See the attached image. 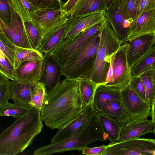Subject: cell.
I'll return each instance as SVG.
<instances>
[{"instance_id": "6da1fadb", "label": "cell", "mask_w": 155, "mask_h": 155, "mask_svg": "<svg viewBox=\"0 0 155 155\" xmlns=\"http://www.w3.org/2000/svg\"><path fill=\"white\" fill-rule=\"evenodd\" d=\"M85 107L78 90V79L65 78L47 93L41 115L49 128L61 129L77 117Z\"/></svg>"}, {"instance_id": "7a4b0ae2", "label": "cell", "mask_w": 155, "mask_h": 155, "mask_svg": "<svg viewBox=\"0 0 155 155\" xmlns=\"http://www.w3.org/2000/svg\"><path fill=\"white\" fill-rule=\"evenodd\" d=\"M40 111L31 106L22 117L15 119L0 134V155H15L23 151L41 132Z\"/></svg>"}, {"instance_id": "3957f363", "label": "cell", "mask_w": 155, "mask_h": 155, "mask_svg": "<svg viewBox=\"0 0 155 155\" xmlns=\"http://www.w3.org/2000/svg\"><path fill=\"white\" fill-rule=\"evenodd\" d=\"M123 43L105 19L100 29V39L91 80L98 85L106 82L111 58Z\"/></svg>"}, {"instance_id": "277c9868", "label": "cell", "mask_w": 155, "mask_h": 155, "mask_svg": "<svg viewBox=\"0 0 155 155\" xmlns=\"http://www.w3.org/2000/svg\"><path fill=\"white\" fill-rule=\"evenodd\" d=\"M107 140L94 118L88 125L73 135L39 147L33 154L47 155L72 150L81 151L89 144L97 140L106 141Z\"/></svg>"}, {"instance_id": "5b68a950", "label": "cell", "mask_w": 155, "mask_h": 155, "mask_svg": "<svg viewBox=\"0 0 155 155\" xmlns=\"http://www.w3.org/2000/svg\"><path fill=\"white\" fill-rule=\"evenodd\" d=\"M99 39L100 29L72 56L62 71V75L68 79L91 80Z\"/></svg>"}, {"instance_id": "8992f818", "label": "cell", "mask_w": 155, "mask_h": 155, "mask_svg": "<svg viewBox=\"0 0 155 155\" xmlns=\"http://www.w3.org/2000/svg\"><path fill=\"white\" fill-rule=\"evenodd\" d=\"M102 22L77 34L64 38L49 53L55 58L61 71L76 52L100 29Z\"/></svg>"}, {"instance_id": "52a82bcc", "label": "cell", "mask_w": 155, "mask_h": 155, "mask_svg": "<svg viewBox=\"0 0 155 155\" xmlns=\"http://www.w3.org/2000/svg\"><path fill=\"white\" fill-rule=\"evenodd\" d=\"M103 14L116 36L123 44L126 42L130 25L125 0H115Z\"/></svg>"}, {"instance_id": "ba28073f", "label": "cell", "mask_w": 155, "mask_h": 155, "mask_svg": "<svg viewBox=\"0 0 155 155\" xmlns=\"http://www.w3.org/2000/svg\"><path fill=\"white\" fill-rule=\"evenodd\" d=\"M104 155H155V140L137 138L115 143L107 145Z\"/></svg>"}, {"instance_id": "9c48e42d", "label": "cell", "mask_w": 155, "mask_h": 155, "mask_svg": "<svg viewBox=\"0 0 155 155\" xmlns=\"http://www.w3.org/2000/svg\"><path fill=\"white\" fill-rule=\"evenodd\" d=\"M68 17L62 10H36L31 20L39 30L42 38L51 31L66 23Z\"/></svg>"}, {"instance_id": "30bf717a", "label": "cell", "mask_w": 155, "mask_h": 155, "mask_svg": "<svg viewBox=\"0 0 155 155\" xmlns=\"http://www.w3.org/2000/svg\"><path fill=\"white\" fill-rule=\"evenodd\" d=\"M128 45V42L123 43L116 52L112 80L107 86L122 91L129 84L131 77L127 59Z\"/></svg>"}, {"instance_id": "8fae6325", "label": "cell", "mask_w": 155, "mask_h": 155, "mask_svg": "<svg viewBox=\"0 0 155 155\" xmlns=\"http://www.w3.org/2000/svg\"><path fill=\"white\" fill-rule=\"evenodd\" d=\"M120 101L131 120L147 119L150 116V104L142 100L129 85L121 91Z\"/></svg>"}, {"instance_id": "7c38bea8", "label": "cell", "mask_w": 155, "mask_h": 155, "mask_svg": "<svg viewBox=\"0 0 155 155\" xmlns=\"http://www.w3.org/2000/svg\"><path fill=\"white\" fill-rule=\"evenodd\" d=\"M0 25L5 35L16 46L25 48L33 49L27 34L24 21L13 6L11 25H7L2 21L0 22Z\"/></svg>"}, {"instance_id": "4fadbf2b", "label": "cell", "mask_w": 155, "mask_h": 155, "mask_svg": "<svg viewBox=\"0 0 155 155\" xmlns=\"http://www.w3.org/2000/svg\"><path fill=\"white\" fill-rule=\"evenodd\" d=\"M97 112L92 104L85 106L75 119L64 127L58 130L50 143L67 139L88 125L94 119Z\"/></svg>"}, {"instance_id": "5bb4252c", "label": "cell", "mask_w": 155, "mask_h": 155, "mask_svg": "<svg viewBox=\"0 0 155 155\" xmlns=\"http://www.w3.org/2000/svg\"><path fill=\"white\" fill-rule=\"evenodd\" d=\"M151 34H155V9L146 11L134 19L130 25L125 43Z\"/></svg>"}, {"instance_id": "9a60e30c", "label": "cell", "mask_w": 155, "mask_h": 155, "mask_svg": "<svg viewBox=\"0 0 155 155\" xmlns=\"http://www.w3.org/2000/svg\"><path fill=\"white\" fill-rule=\"evenodd\" d=\"M128 43L126 56L130 68L155 45V34L145 35Z\"/></svg>"}, {"instance_id": "2e32d148", "label": "cell", "mask_w": 155, "mask_h": 155, "mask_svg": "<svg viewBox=\"0 0 155 155\" xmlns=\"http://www.w3.org/2000/svg\"><path fill=\"white\" fill-rule=\"evenodd\" d=\"M42 61L40 81L47 93L60 80L61 69L55 58L49 53L43 54Z\"/></svg>"}, {"instance_id": "e0dca14e", "label": "cell", "mask_w": 155, "mask_h": 155, "mask_svg": "<svg viewBox=\"0 0 155 155\" xmlns=\"http://www.w3.org/2000/svg\"><path fill=\"white\" fill-rule=\"evenodd\" d=\"M155 124L147 118L131 120L126 122L122 128L118 141L139 138L146 134H155Z\"/></svg>"}, {"instance_id": "ac0fdd59", "label": "cell", "mask_w": 155, "mask_h": 155, "mask_svg": "<svg viewBox=\"0 0 155 155\" xmlns=\"http://www.w3.org/2000/svg\"><path fill=\"white\" fill-rule=\"evenodd\" d=\"M103 12H98L77 18L68 17L64 38L77 34L86 29L104 21Z\"/></svg>"}, {"instance_id": "d6986e66", "label": "cell", "mask_w": 155, "mask_h": 155, "mask_svg": "<svg viewBox=\"0 0 155 155\" xmlns=\"http://www.w3.org/2000/svg\"><path fill=\"white\" fill-rule=\"evenodd\" d=\"M42 60L22 63L14 70V80L21 82L36 83L40 81Z\"/></svg>"}, {"instance_id": "ffe728a7", "label": "cell", "mask_w": 155, "mask_h": 155, "mask_svg": "<svg viewBox=\"0 0 155 155\" xmlns=\"http://www.w3.org/2000/svg\"><path fill=\"white\" fill-rule=\"evenodd\" d=\"M94 118L107 140L111 143L119 141L121 129L127 122L113 119L97 112Z\"/></svg>"}, {"instance_id": "44dd1931", "label": "cell", "mask_w": 155, "mask_h": 155, "mask_svg": "<svg viewBox=\"0 0 155 155\" xmlns=\"http://www.w3.org/2000/svg\"><path fill=\"white\" fill-rule=\"evenodd\" d=\"M35 83L11 80L9 85L10 99L25 107H31V94Z\"/></svg>"}, {"instance_id": "7402d4cb", "label": "cell", "mask_w": 155, "mask_h": 155, "mask_svg": "<svg viewBox=\"0 0 155 155\" xmlns=\"http://www.w3.org/2000/svg\"><path fill=\"white\" fill-rule=\"evenodd\" d=\"M105 9L104 0H78L69 17L77 18L96 12L103 13Z\"/></svg>"}, {"instance_id": "603a6c76", "label": "cell", "mask_w": 155, "mask_h": 155, "mask_svg": "<svg viewBox=\"0 0 155 155\" xmlns=\"http://www.w3.org/2000/svg\"><path fill=\"white\" fill-rule=\"evenodd\" d=\"M67 23L51 31L44 37L38 49L43 55L49 53L64 38Z\"/></svg>"}, {"instance_id": "cb8c5ba5", "label": "cell", "mask_w": 155, "mask_h": 155, "mask_svg": "<svg viewBox=\"0 0 155 155\" xmlns=\"http://www.w3.org/2000/svg\"><path fill=\"white\" fill-rule=\"evenodd\" d=\"M97 111L113 119L127 122L131 120L130 117L123 108L120 100H112L105 102Z\"/></svg>"}, {"instance_id": "d4e9b609", "label": "cell", "mask_w": 155, "mask_h": 155, "mask_svg": "<svg viewBox=\"0 0 155 155\" xmlns=\"http://www.w3.org/2000/svg\"><path fill=\"white\" fill-rule=\"evenodd\" d=\"M121 91L104 84L98 85L94 97L93 106L97 111L105 102L112 100H120Z\"/></svg>"}, {"instance_id": "484cf974", "label": "cell", "mask_w": 155, "mask_h": 155, "mask_svg": "<svg viewBox=\"0 0 155 155\" xmlns=\"http://www.w3.org/2000/svg\"><path fill=\"white\" fill-rule=\"evenodd\" d=\"M151 70H155V45L130 68V75L131 77L137 76Z\"/></svg>"}, {"instance_id": "4316f807", "label": "cell", "mask_w": 155, "mask_h": 155, "mask_svg": "<svg viewBox=\"0 0 155 155\" xmlns=\"http://www.w3.org/2000/svg\"><path fill=\"white\" fill-rule=\"evenodd\" d=\"M78 90L84 106L92 104L98 85L91 79H78Z\"/></svg>"}, {"instance_id": "83f0119b", "label": "cell", "mask_w": 155, "mask_h": 155, "mask_svg": "<svg viewBox=\"0 0 155 155\" xmlns=\"http://www.w3.org/2000/svg\"><path fill=\"white\" fill-rule=\"evenodd\" d=\"M43 55L38 50L16 47L13 68L16 69L25 61L42 60Z\"/></svg>"}, {"instance_id": "f1b7e54d", "label": "cell", "mask_w": 155, "mask_h": 155, "mask_svg": "<svg viewBox=\"0 0 155 155\" xmlns=\"http://www.w3.org/2000/svg\"><path fill=\"white\" fill-rule=\"evenodd\" d=\"M31 107H26L19 103H11L6 101L0 108V117L11 116L18 119L24 116L30 110Z\"/></svg>"}, {"instance_id": "f546056e", "label": "cell", "mask_w": 155, "mask_h": 155, "mask_svg": "<svg viewBox=\"0 0 155 155\" xmlns=\"http://www.w3.org/2000/svg\"><path fill=\"white\" fill-rule=\"evenodd\" d=\"M145 91V101L151 104L155 99V70L145 72L140 75Z\"/></svg>"}, {"instance_id": "4dcf8cb0", "label": "cell", "mask_w": 155, "mask_h": 155, "mask_svg": "<svg viewBox=\"0 0 155 155\" xmlns=\"http://www.w3.org/2000/svg\"><path fill=\"white\" fill-rule=\"evenodd\" d=\"M12 5L24 21L31 20L35 8L27 0H10Z\"/></svg>"}, {"instance_id": "1f68e13d", "label": "cell", "mask_w": 155, "mask_h": 155, "mask_svg": "<svg viewBox=\"0 0 155 155\" xmlns=\"http://www.w3.org/2000/svg\"><path fill=\"white\" fill-rule=\"evenodd\" d=\"M47 92L45 87L41 81L35 83L31 93L30 102L31 106L40 111L43 107Z\"/></svg>"}, {"instance_id": "d6a6232c", "label": "cell", "mask_w": 155, "mask_h": 155, "mask_svg": "<svg viewBox=\"0 0 155 155\" xmlns=\"http://www.w3.org/2000/svg\"><path fill=\"white\" fill-rule=\"evenodd\" d=\"M24 23L27 34L33 48L38 50L42 39L39 30L31 20L24 21Z\"/></svg>"}, {"instance_id": "836d02e7", "label": "cell", "mask_w": 155, "mask_h": 155, "mask_svg": "<svg viewBox=\"0 0 155 155\" xmlns=\"http://www.w3.org/2000/svg\"><path fill=\"white\" fill-rule=\"evenodd\" d=\"M16 47L10 42L4 33L0 32V48L13 67Z\"/></svg>"}, {"instance_id": "e575fe53", "label": "cell", "mask_w": 155, "mask_h": 155, "mask_svg": "<svg viewBox=\"0 0 155 155\" xmlns=\"http://www.w3.org/2000/svg\"><path fill=\"white\" fill-rule=\"evenodd\" d=\"M37 10H62L63 4L61 0H27Z\"/></svg>"}, {"instance_id": "d590c367", "label": "cell", "mask_w": 155, "mask_h": 155, "mask_svg": "<svg viewBox=\"0 0 155 155\" xmlns=\"http://www.w3.org/2000/svg\"><path fill=\"white\" fill-rule=\"evenodd\" d=\"M12 7L10 0H0V18L8 26L11 24Z\"/></svg>"}, {"instance_id": "8d00e7d4", "label": "cell", "mask_w": 155, "mask_h": 155, "mask_svg": "<svg viewBox=\"0 0 155 155\" xmlns=\"http://www.w3.org/2000/svg\"><path fill=\"white\" fill-rule=\"evenodd\" d=\"M11 80L0 72V108L10 100L9 85Z\"/></svg>"}, {"instance_id": "74e56055", "label": "cell", "mask_w": 155, "mask_h": 155, "mask_svg": "<svg viewBox=\"0 0 155 155\" xmlns=\"http://www.w3.org/2000/svg\"><path fill=\"white\" fill-rule=\"evenodd\" d=\"M14 70L0 48V72L12 80L14 79Z\"/></svg>"}, {"instance_id": "f35d334b", "label": "cell", "mask_w": 155, "mask_h": 155, "mask_svg": "<svg viewBox=\"0 0 155 155\" xmlns=\"http://www.w3.org/2000/svg\"><path fill=\"white\" fill-rule=\"evenodd\" d=\"M129 85L135 94L142 100L145 101L144 86L140 76L131 77Z\"/></svg>"}, {"instance_id": "ab89813d", "label": "cell", "mask_w": 155, "mask_h": 155, "mask_svg": "<svg viewBox=\"0 0 155 155\" xmlns=\"http://www.w3.org/2000/svg\"><path fill=\"white\" fill-rule=\"evenodd\" d=\"M155 9V0H140L135 18L143 12Z\"/></svg>"}, {"instance_id": "60d3db41", "label": "cell", "mask_w": 155, "mask_h": 155, "mask_svg": "<svg viewBox=\"0 0 155 155\" xmlns=\"http://www.w3.org/2000/svg\"><path fill=\"white\" fill-rule=\"evenodd\" d=\"M140 1V0H125L127 14L132 22L135 18Z\"/></svg>"}, {"instance_id": "b9f144b4", "label": "cell", "mask_w": 155, "mask_h": 155, "mask_svg": "<svg viewBox=\"0 0 155 155\" xmlns=\"http://www.w3.org/2000/svg\"><path fill=\"white\" fill-rule=\"evenodd\" d=\"M107 147V145L104 144L93 147H86L82 150L81 153L87 155H104Z\"/></svg>"}, {"instance_id": "7bdbcfd3", "label": "cell", "mask_w": 155, "mask_h": 155, "mask_svg": "<svg viewBox=\"0 0 155 155\" xmlns=\"http://www.w3.org/2000/svg\"><path fill=\"white\" fill-rule=\"evenodd\" d=\"M78 0H68L63 4L62 10L65 15L69 17L71 12Z\"/></svg>"}, {"instance_id": "ee69618b", "label": "cell", "mask_w": 155, "mask_h": 155, "mask_svg": "<svg viewBox=\"0 0 155 155\" xmlns=\"http://www.w3.org/2000/svg\"><path fill=\"white\" fill-rule=\"evenodd\" d=\"M155 99L152 101L151 104V108L150 110V116L151 117V121L154 124H155Z\"/></svg>"}, {"instance_id": "f6af8a7d", "label": "cell", "mask_w": 155, "mask_h": 155, "mask_svg": "<svg viewBox=\"0 0 155 155\" xmlns=\"http://www.w3.org/2000/svg\"><path fill=\"white\" fill-rule=\"evenodd\" d=\"M115 0H104L106 9Z\"/></svg>"}, {"instance_id": "bcb514c9", "label": "cell", "mask_w": 155, "mask_h": 155, "mask_svg": "<svg viewBox=\"0 0 155 155\" xmlns=\"http://www.w3.org/2000/svg\"><path fill=\"white\" fill-rule=\"evenodd\" d=\"M0 32H2V33H3L0 25Z\"/></svg>"}, {"instance_id": "7dc6e473", "label": "cell", "mask_w": 155, "mask_h": 155, "mask_svg": "<svg viewBox=\"0 0 155 155\" xmlns=\"http://www.w3.org/2000/svg\"><path fill=\"white\" fill-rule=\"evenodd\" d=\"M2 21V20H1V19L0 18V22Z\"/></svg>"}]
</instances>
